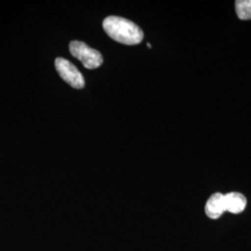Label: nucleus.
Here are the masks:
<instances>
[{"label":"nucleus","mask_w":251,"mask_h":251,"mask_svg":"<svg viewBox=\"0 0 251 251\" xmlns=\"http://www.w3.org/2000/svg\"><path fill=\"white\" fill-rule=\"evenodd\" d=\"M102 26L111 38L125 45H137L144 39L143 30L127 19L110 16L104 19Z\"/></svg>","instance_id":"1"},{"label":"nucleus","mask_w":251,"mask_h":251,"mask_svg":"<svg viewBox=\"0 0 251 251\" xmlns=\"http://www.w3.org/2000/svg\"><path fill=\"white\" fill-rule=\"evenodd\" d=\"M69 50L73 56L78 59L87 69H96L102 64V56L98 50L90 48L84 42L74 40L70 45Z\"/></svg>","instance_id":"2"},{"label":"nucleus","mask_w":251,"mask_h":251,"mask_svg":"<svg viewBox=\"0 0 251 251\" xmlns=\"http://www.w3.org/2000/svg\"><path fill=\"white\" fill-rule=\"evenodd\" d=\"M56 70L66 83L75 89H83L85 87V79L80 71L68 60L57 58L55 60Z\"/></svg>","instance_id":"3"},{"label":"nucleus","mask_w":251,"mask_h":251,"mask_svg":"<svg viewBox=\"0 0 251 251\" xmlns=\"http://www.w3.org/2000/svg\"><path fill=\"white\" fill-rule=\"evenodd\" d=\"M225 211H226L225 195L221 193H216L208 198L205 206V212L208 218L212 220L219 219L224 214Z\"/></svg>","instance_id":"4"},{"label":"nucleus","mask_w":251,"mask_h":251,"mask_svg":"<svg viewBox=\"0 0 251 251\" xmlns=\"http://www.w3.org/2000/svg\"><path fill=\"white\" fill-rule=\"evenodd\" d=\"M225 202L226 211L233 214L241 213L247 206V198L242 194L236 192L225 195Z\"/></svg>","instance_id":"5"},{"label":"nucleus","mask_w":251,"mask_h":251,"mask_svg":"<svg viewBox=\"0 0 251 251\" xmlns=\"http://www.w3.org/2000/svg\"><path fill=\"white\" fill-rule=\"evenodd\" d=\"M235 10L240 20H251V0L236 1Z\"/></svg>","instance_id":"6"}]
</instances>
